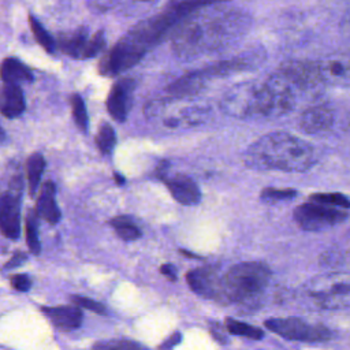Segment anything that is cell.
Instances as JSON below:
<instances>
[{"label":"cell","mask_w":350,"mask_h":350,"mask_svg":"<svg viewBox=\"0 0 350 350\" xmlns=\"http://www.w3.org/2000/svg\"><path fill=\"white\" fill-rule=\"evenodd\" d=\"M113 179H115V182H116L118 185H123V183H124V178H123L120 174H118V172L113 174Z\"/></svg>","instance_id":"obj_36"},{"label":"cell","mask_w":350,"mask_h":350,"mask_svg":"<svg viewBox=\"0 0 350 350\" xmlns=\"http://www.w3.org/2000/svg\"><path fill=\"white\" fill-rule=\"evenodd\" d=\"M265 327L273 334L295 342L317 343L329 340L332 334L329 328L323 324H310L298 317L286 319H269L265 321Z\"/></svg>","instance_id":"obj_6"},{"label":"cell","mask_w":350,"mask_h":350,"mask_svg":"<svg viewBox=\"0 0 350 350\" xmlns=\"http://www.w3.org/2000/svg\"><path fill=\"white\" fill-rule=\"evenodd\" d=\"M223 107L237 118H276L273 93L267 81L235 86L226 94Z\"/></svg>","instance_id":"obj_4"},{"label":"cell","mask_w":350,"mask_h":350,"mask_svg":"<svg viewBox=\"0 0 350 350\" xmlns=\"http://www.w3.org/2000/svg\"><path fill=\"white\" fill-rule=\"evenodd\" d=\"M323 85L350 86V53H334L317 60Z\"/></svg>","instance_id":"obj_12"},{"label":"cell","mask_w":350,"mask_h":350,"mask_svg":"<svg viewBox=\"0 0 350 350\" xmlns=\"http://www.w3.org/2000/svg\"><path fill=\"white\" fill-rule=\"evenodd\" d=\"M252 27V15L231 0L206 4L191 11L172 33V51L183 60L226 49Z\"/></svg>","instance_id":"obj_1"},{"label":"cell","mask_w":350,"mask_h":350,"mask_svg":"<svg viewBox=\"0 0 350 350\" xmlns=\"http://www.w3.org/2000/svg\"><path fill=\"white\" fill-rule=\"evenodd\" d=\"M0 231L10 239L21 234V194L15 187L0 194Z\"/></svg>","instance_id":"obj_11"},{"label":"cell","mask_w":350,"mask_h":350,"mask_svg":"<svg viewBox=\"0 0 350 350\" xmlns=\"http://www.w3.org/2000/svg\"><path fill=\"white\" fill-rule=\"evenodd\" d=\"M160 272L171 282H175L176 280V269L172 264H163L160 267Z\"/></svg>","instance_id":"obj_34"},{"label":"cell","mask_w":350,"mask_h":350,"mask_svg":"<svg viewBox=\"0 0 350 350\" xmlns=\"http://www.w3.org/2000/svg\"><path fill=\"white\" fill-rule=\"evenodd\" d=\"M4 138H5V134H4V131H3V129H1V126H0V142H3Z\"/></svg>","instance_id":"obj_37"},{"label":"cell","mask_w":350,"mask_h":350,"mask_svg":"<svg viewBox=\"0 0 350 350\" xmlns=\"http://www.w3.org/2000/svg\"><path fill=\"white\" fill-rule=\"evenodd\" d=\"M297 196V191L294 189H273V187H265L260 193V198L265 204H278L282 201L293 200Z\"/></svg>","instance_id":"obj_26"},{"label":"cell","mask_w":350,"mask_h":350,"mask_svg":"<svg viewBox=\"0 0 350 350\" xmlns=\"http://www.w3.org/2000/svg\"><path fill=\"white\" fill-rule=\"evenodd\" d=\"M26 108L23 92L16 83H5L0 88V112L5 118H16Z\"/></svg>","instance_id":"obj_18"},{"label":"cell","mask_w":350,"mask_h":350,"mask_svg":"<svg viewBox=\"0 0 350 350\" xmlns=\"http://www.w3.org/2000/svg\"><path fill=\"white\" fill-rule=\"evenodd\" d=\"M180 340H182V335H180L179 332H175V334H172L168 339H165L159 347H160V349H171V347L176 346Z\"/></svg>","instance_id":"obj_35"},{"label":"cell","mask_w":350,"mask_h":350,"mask_svg":"<svg viewBox=\"0 0 350 350\" xmlns=\"http://www.w3.org/2000/svg\"><path fill=\"white\" fill-rule=\"evenodd\" d=\"M347 215V209L310 200L309 202L301 204L295 208L294 220L306 231H321L345 221Z\"/></svg>","instance_id":"obj_7"},{"label":"cell","mask_w":350,"mask_h":350,"mask_svg":"<svg viewBox=\"0 0 350 350\" xmlns=\"http://www.w3.org/2000/svg\"><path fill=\"white\" fill-rule=\"evenodd\" d=\"M134 85L135 82L131 78H122L112 85L107 100V108L113 119L123 122L127 118L131 107Z\"/></svg>","instance_id":"obj_13"},{"label":"cell","mask_w":350,"mask_h":350,"mask_svg":"<svg viewBox=\"0 0 350 350\" xmlns=\"http://www.w3.org/2000/svg\"><path fill=\"white\" fill-rule=\"evenodd\" d=\"M335 122L334 111L328 105H313L306 108L298 120L299 129L312 135L328 133Z\"/></svg>","instance_id":"obj_14"},{"label":"cell","mask_w":350,"mask_h":350,"mask_svg":"<svg viewBox=\"0 0 350 350\" xmlns=\"http://www.w3.org/2000/svg\"><path fill=\"white\" fill-rule=\"evenodd\" d=\"M94 141L101 153H105V154L111 153L116 144V134H115V130L112 129V126L105 122L101 123Z\"/></svg>","instance_id":"obj_24"},{"label":"cell","mask_w":350,"mask_h":350,"mask_svg":"<svg viewBox=\"0 0 350 350\" xmlns=\"http://www.w3.org/2000/svg\"><path fill=\"white\" fill-rule=\"evenodd\" d=\"M71 302L79 308H85L88 310H92L97 314H105L107 313V309L103 304L97 302V301H93L90 298H86V297H82V295H71L70 297Z\"/></svg>","instance_id":"obj_30"},{"label":"cell","mask_w":350,"mask_h":350,"mask_svg":"<svg viewBox=\"0 0 350 350\" xmlns=\"http://www.w3.org/2000/svg\"><path fill=\"white\" fill-rule=\"evenodd\" d=\"M45 170V159L41 153H33L26 163V171H27V182H29V191L31 196L36 194L41 175Z\"/></svg>","instance_id":"obj_20"},{"label":"cell","mask_w":350,"mask_h":350,"mask_svg":"<svg viewBox=\"0 0 350 350\" xmlns=\"http://www.w3.org/2000/svg\"><path fill=\"white\" fill-rule=\"evenodd\" d=\"M46 317L52 321V324L62 331L75 329L82 324V310L79 306H44L41 309Z\"/></svg>","instance_id":"obj_16"},{"label":"cell","mask_w":350,"mask_h":350,"mask_svg":"<svg viewBox=\"0 0 350 350\" xmlns=\"http://www.w3.org/2000/svg\"><path fill=\"white\" fill-rule=\"evenodd\" d=\"M310 200L317 201V202H323L331 206H336V208H342V209H349L350 208V200L339 193H317V194H312Z\"/></svg>","instance_id":"obj_29"},{"label":"cell","mask_w":350,"mask_h":350,"mask_svg":"<svg viewBox=\"0 0 350 350\" xmlns=\"http://www.w3.org/2000/svg\"><path fill=\"white\" fill-rule=\"evenodd\" d=\"M94 349H139L141 345L131 342V340H111V342H100L93 346Z\"/></svg>","instance_id":"obj_31"},{"label":"cell","mask_w":350,"mask_h":350,"mask_svg":"<svg viewBox=\"0 0 350 350\" xmlns=\"http://www.w3.org/2000/svg\"><path fill=\"white\" fill-rule=\"evenodd\" d=\"M299 92L323 86L317 60H288L278 68Z\"/></svg>","instance_id":"obj_9"},{"label":"cell","mask_w":350,"mask_h":350,"mask_svg":"<svg viewBox=\"0 0 350 350\" xmlns=\"http://www.w3.org/2000/svg\"><path fill=\"white\" fill-rule=\"evenodd\" d=\"M27 260V256L25 254V253H22V252H15L14 254H12V257L7 261V264H5V269H11V268H15V267H19V265H22L25 261Z\"/></svg>","instance_id":"obj_33"},{"label":"cell","mask_w":350,"mask_h":350,"mask_svg":"<svg viewBox=\"0 0 350 350\" xmlns=\"http://www.w3.org/2000/svg\"><path fill=\"white\" fill-rule=\"evenodd\" d=\"M271 280V269L260 261L232 265L223 275L221 304L243 302L260 295Z\"/></svg>","instance_id":"obj_3"},{"label":"cell","mask_w":350,"mask_h":350,"mask_svg":"<svg viewBox=\"0 0 350 350\" xmlns=\"http://www.w3.org/2000/svg\"><path fill=\"white\" fill-rule=\"evenodd\" d=\"M109 224L113 227L115 232L123 241H134L141 237V230L133 223L127 216H116L109 220Z\"/></svg>","instance_id":"obj_21"},{"label":"cell","mask_w":350,"mask_h":350,"mask_svg":"<svg viewBox=\"0 0 350 350\" xmlns=\"http://www.w3.org/2000/svg\"><path fill=\"white\" fill-rule=\"evenodd\" d=\"M305 291L319 308L339 309L350 306V275L316 276L305 286Z\"/></svg>","instance_id":"obj_5"},{"label":"cell","mask_w":350,"mask_h":350,"mask_svg":"<svg viewBox=\"0 0 350 350\" xmlns=\"http://www.w3.org/2000/svg\"><path fill=\"white\" fill-rule=\"evenodd\" d=\"M160 0H118L120 11L127 15H137L152 10Z\"/></svg>","instance_id":"obj_27"},{"label":"cell","mask_w":350,"mask_h":350,"mask_svg":"<svg viewBox=\"0 0 350 350\" xmlns=\"http://www.w3.org/2000/svg\"><path fill=\"white\" fill-rule=\"evenodd\" d=\"M37 213L34 211H30L26 216V242L29 249L34 254H40L41 245L38 239V226H37Z\"/></svg>","instance_id":"obj_25"},{"label":"cell","mask_w":350,"mask_h":350,"mask_svg":"<svg viewBox=\"0 0 350 350\" xmlns=\"http://www.w3.org/2000/svg\"><path fill=\"white\" fill-rule=\"evenodd\" d=\"M226 329L232 335L243 336V338L253 339V340H258L264 336L262 329H260L254 325H250L247 323L235 320V319H227L226 320Z\"/></svg>","instance_id":"obj_22"},{"label":"cell","mask_w":350,"mask_h":350,"mask_svg":"<svg viewBox=\"0 0 350 350\" xmlns=\"http://www.w3.org/2000/svg\"><path fill=\"white\" fill-rule=\"evenodd\" d=\"M243 159L249 168L257 171L304 172L314 164L316 154L306 141L286 131H273L253 142Z\"/></svg>","instance_id":"obj_2"},{"label":"cell","mask_w":350,"mask_h":350,"mask_svg":"<svg viewBox=\"0 0 350 350\" xmlns=\"http://www.w3.org/2000/svg\"><path fill=\"white\" fill-rule=\"evenodd\" d=\"M11 286L18 291H27L31 286V280L26 275H14L11 276Z\"/></svg>","instance_id":"obj_32"},{"label":"cell","mask_w":350,"mask_h":350,"mask_svg":"<svg viewBox=\"0 0 350 350\" xmlns=\"http://www.w3.org/2000/svg\"><path fill=\"white\" fill-rule=\"evenodd\" d=\"M163 182L179 204L196 205L200 202L201 191L191 178L186 175H175L172 178H163Z\"/></svg>","instance_id":"obj_15"},{"label":"cell","mask_w":350,"mask_h":350,"mask_svg":"<svg viewBox=\"0 0 350 350\" xmlns=\"http://www.w3.org/2000/svg\"><path fill=\"white\" fill-rule=\"evenodd\" d=\"M29 23H30V29H31V33L34 36V38L37 40V42L49 53H53L55 49L57 48L56 46V40L46 31V29L42 26V23L34 16V15H30L29 16Z\"/></svg>","instance_id":"obj_23"},{"label":"cell","mask_w":350,"mask_h":350,"mask_svg":"<svg viewBox=\"0 0 350 350\" xmlns=\"http://www.w3.org/2000/svg\"><path fill=\"white\" fill-rule=\"evenodd\" d=\"M71 107H72V116L77 127L85 133L88 130V112H86L85 103L79 94L75 93L71 96Z\"/></svg>","instance_id":"obj_28"},{"label":"cell","mask_w":350,"mask_h":350,"mask_svg":"<svg viewBox=\"0 0 350 350\" xmlns=\"http://www.w3.org/2000/svg\"><path fill=\"white\" fill-rule=\"evenodd\" d=\"M189 287L204 298L221 302L223 298V276L213 267H200L191 269L186 275Z\"/></svg>","instance_id":"obj_10"},{"label":"cell","mask_w":350,"mask_h":350,"mask_svg":"<svg viewBox=\"0 0 350 350\" xmlns=\"http://www.w3.org/2000/svg\"><path fill=\"white\" fill-rule=\"evenodd\" d=\"M55 183L52 180H46L41 186L38 200L36 204V213L49 224H56L62 216L55 200Z\"/></svg>","instance_id":"obj_17"},{"label":"cell","mask_w":350,"mask_h":350,"mask_svg":"<svg viewBox=\"0 0 350 350\" xmlns=\"http://www.w3.org/2000/svg\"><path fill=\"white\" fill-rule=\"evenodd\" d=\"M0 77L5 83H23L33 81L30 68L15 57H7L0 66Z\"/></svg>","instance_id":"obj_19"},{"label":"cell","mask_w":350,"mask_h":350,"mask_svg":"<svg viewBox=\"0 0 350 350\" xmlns=\"http://www.w3.org/2000/svg\"><path fill=\"white\" fill-rule=\"evenodd\" d=\"M56 46L64 55L74 59H89L98 55L105 46V36L103 30L89 36L85 27H79L71 33L62 34L56 41Z\"/></svg>","instance_id":"obj_8"},{"label":"cell","mask_w":350,"mask_h":350,"mask_svg":"<svg viewBox=\"0 0 350 350\" xmlns=\"http://www.w3.org/2000/svg\"><path fill=\"white\" fill-rule=\"evenodd\" d=\"M96 1H100V0H96Z\"/></svg>","instance_id":"obj_38"}]
</instances>
